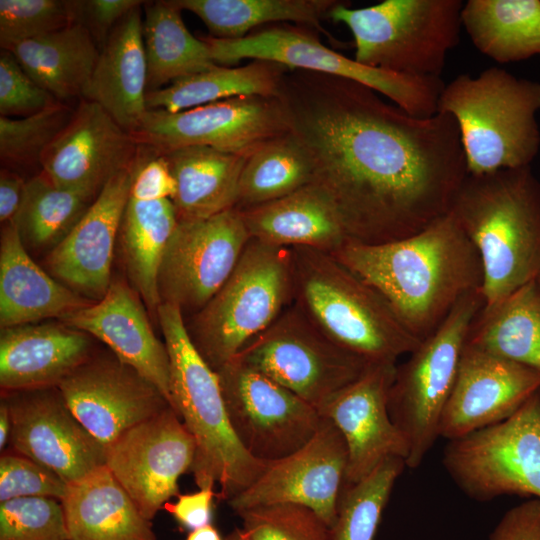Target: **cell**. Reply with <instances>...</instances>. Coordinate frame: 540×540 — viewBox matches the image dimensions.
I'll return each mask as SVG.
<instances>
[{
	"label": "cell",
	"mask_w": 540,
	"mask_h": 540,
	"mask_svg": "<svg viewBox=\"0 0 540 540\" xmlns=\"http://www.w3.org/2000/svg\"><path fill=\"white\" fill-rule=\"evenodd\" d=\"M144 11L147 92L217 66L207 44L185 26L174 0L146 1Z\"/></svg>",
	"instance_id": "obj_34"
},
{
	"label": "cell",
	"mask_w": 540,
	"mask_h": 540,
	"mask_svg": "<svg viewBox=\"0 0 540 540\" xmlns=\"http://www.w3.org/2000/svg\"><path fill=\"white\" fill-rule=\"evenodd\" d=\"M11 430L10 413L7 404L0 402V449L3 450L9 442Z\"/></svg>",
	"instance_id": "obj_52"
},
{
	"label": "cell",
	"mask_w": 540,
	"mask_h": 540,
	"mask_svg": "<svg viewBox=\"0 0 540 540\" xmlns=\"http://www.w3.org/2000/svg\"><path fill=\"white\" fill-rule=\"evenodd\" d=\"M59 320L105 343L119 360L154 384L170 404L168 350L154 334L145 303L131 285L112 281L100 300Z\"/></svg>",
	"instance_id": "obj_24"
},
{
	"label": "cell",
	"mask_w": 540,
	"mask_h": 540,
	"mask_svg": "<svg viewBox=\"0 0 540 540\" xmlns=\"http://www.w3.org/2000/svg\"><path fill=\"white\" fill-rule=\"evenodd\" d=\"M313 182V161L303 143L289 131L261 143L246 156L235 208L262 205Z\"/></svg>",
	"instance_id": "obj_38"
},
{
	"label": "cell",
	"mask_w": 540,
	"mask_h": 540,
	"mask_svg": "<svg viewBox=\"0 0 540 540\" xmlns=\"http://www.w3.org/2000/svg\"><path fill=\"white\" fill-rule=\"evenodd\" d=\"M461 21L475 48L497 63L540 56V0H468Z\"/></svg>",
	"instance_id": "obj_33"
},
{
	"label": "cell",
	"mask_w": 540,
	"mask_h": 540,
	"mask_svg": "<svg viewBox=\"0 0 540 540\" xmlns=\"http://www.w3.org/2000/svg\"><path fill=\"white\" fill-rule=\"evenodd\" d=\"M215 64L231 66L243 59L272 61L289 69L333 75L365 85L416 117L437 113L444 83L440 77H413L357 62L326 47L310 27L283 23L240 39L202 36Z\"/></svg>",
	"instance_id": "obj_10"
},
{
	"label": "cell",
	"mask_w": 540,
	"mask_h": 540,
	"mask_svg": "<svg viewBox=\"0 0 540 540\" xmlns=\"http://www.w3.org/2000/svg\"><path fill=\"white\" fill-rule=\"evenodd\" d=\"M442 463L476 501L505 495L540 499V389L509 418L449 440Z\"/></svg>",
	"instance_id": "obj_11"
},
{
	"label": "cell",
	"mask_w": 540,
	"mask_h": 540,
	"mask_svg": "<svg viewBox=\"0 0 540 540\" xmlns=\"http://www.w3.org/2000/svg\"><path fill=\"white\" fill-rule=\"evenodd\" d=\"M186 540H223L218 530L210 523L189 532Z\"/></svg>",
	"instance_id": "obj_53"
},
{
	"label": "cell",
	"mask_w": 540,
	"mask_h": 540,
	"mask_svg": "<svg viewBox=\"0 0 540 540\" xmlns=\"http://www.w3.org/2000/svg\"><path fill=\"white\" fill-rule=\"evenodd\" d=\"M277 97L350 241L399 240L450 212L468 175L450 115L416 117L365 85L300 69H287Z\"/></svg>",
	"instance_id": "obj_1"
},
{
	"label": "cell",
	"mask_w": 540,
	"mask_h": 540,
	"mask_svg": "<svg viewBox=\"0 0 540 540\" xmlns=\"http://www.w3.org/2000/svg\"><path fill=\"white\" fill-rule=\"evenodd\" d=\"M181 10L198 16L210 36L240 39L254 28L287 23L318 29L334 42L321 21L340 2L336 0H174Z\"/></svg>",
	"instance_id": "obj_37"
},
{
	"label": "cell",
	"mask_w": 540,
	"mask_h": 540,
	"mask_svg": "<svg viewBox=\"0 0 540 540\" xmlns=\"http://www.w3.org/2000/svg\"><path fill=\"white\" fill-rule=\"evenodd\" d=\"M331 254L373 287L419 341L483 284L479 254L451 212L411 236L374 245L349 241Z\"/></svg>",
	"instance_id": "obj_2"
},
{
	"label": "cell",
	"mask_w": 540,
	"mask_h": 540,
	"mask_svg": "<svg viewBox=\"0 0 540 540\" xmlns=\"http://www.w3.org/2000/svg\"><path fill=\"white\" fill-rule=\"evenodd\" d=\"M287 69L264 60H252L239 67L217 65L147 92V108L174 113L239 96H277Z\"/></svg>",
	"instance_id": "obj_35"
},
{
	"label": "cell",
	"mask_w": 540,
	"mask_h": 540,
	"mask_svg": "<svg viewBox=\"0 0 540 540\" xmlns=\"http://www.w3.org/2000/svg\"><path fill=\"white\" fill-rule=\"evenodd\" d=\"M289 131L277 96H239L174 113L148 110L130 134L139 147L158 154L205 146L248 155L261 143Z\"/></svg>",
	"instance_id": "obj_14"
},
{
	"label": "cell",
	"mask_w": 540,
	"mask_h": 540,
	"mask_svg": "<svg viewBox=\"0 0 540 540\" xmlns=\"http://www.w3.org/2000/svg\"><path fill=\"white\" fill-rule=\"evenodd\" d=\"M91 356L89 335L61 322L1 328L2 392L57 387Z\"/></svg>",
	"instance_id": "obj_25"
},
{
	"label": "cell",
	"mask_w": 540,
	"mask_h": 540,
	"mask_svg": "<svg viewBox=\"0 0 540 540\" xmlns=\"http://www.w3.org/2000/svg\"><path fill=\"white\" fill-rule=\"evenodd\" d=\"M26 182L15 171L2 168L0 173V221L12 222L22 205Z\"/></svg>",
	"instance_id": "obj_51"
},
{
	"label": "cell",
	"mask_w": 540,
	"mask_h": 540,
	"mask_svg": "<svg viewBox=\"0 0 540 540\" xmlns=\"http://www.w3.org/2000/svg\"><path fill=\"white\" fill-rule=\"evenodd\" d=\"M68 484L55 472L10 449L0 456V502L21 497L61 501Z\"/></svg>",
	"instance_id": "obj_45"
},
{
	"label": "cell",
	"mask_w": 540,
	"mask_h": 540,
	"mask_svg": "<svg viewBox=\"0 0 540 540\" xmlns=\"http://www.w3.org/2000/svg\"><path fill=\"white\" fill-rule=\"evenodd\" d=\"M240 211L250 238L266 244L334 253L350 241L334 202L315 183Z\"/></svg>",
	"instance_id": "obj_27"
},
{
	"label": "cell",
	"mask_w": 540,
	"mask_h": 540,
	"mask_svg": "<svg viewBox=\"0 0 540 540\" xmlns=\"http://www.w3.org/2000/svg\"><path fill=\"white\" fill-rule=\"evenodd\" d=\"M396 366L369 364L358 379L318 410L345 441L348 459L344 485L362 480L388 458L407 459L406 440L388 410Z\"/></svg>",
	"instance_id": "obj_20"
},
{
	"label": "cell",
	"mask_w": 540,
	"mask_h": 540,
	"mask_svg": "<svg viewBox=\"0 0 540 540\" xmlns=\"http://www.w3.org/2000/svg\"><path fill=\"white\" fill-rule=\"evenodd\" d=\"M235 358L318 410L371 364L333 343L293 303Z\"/></svg>",
	"instance_id": "obj_12"
},
{
	"label": "cell",
	"mask_w": 540,
	"mask_h": 540,
	"mask_svg": "<svg viewBox=\"0 0 540 540\" xmlns=\"http://www.w3.org/2000/svg\"><path fill=\"white\" fill-rule=\"evenodd\" d=\"M488 540H540V499L531 498L506 511Z\"/></svg>",
	"instance_id": "obj_49"
},
{
	"label": "cell",
	"mask_w": 540,
	"mask_h": 540,
	"mask_svg": "<svg viewBox=\"0 0 540 540\" xmlns=\"http://www.w3.org/2000/svg\"><path fill=\"white\" fill-rule=\"evenodd\" d=\"M58 102L60 101L25 72L10 51L2 49L0 54V116L27 117Z\"/></svg>",
	"instance_id": "obj_46"
},
{
	"label": "cell",
	"mask_w": 540,
	"mask_h": 540,
	"mask_svg": "<svg viewBox=\"0 0 540 540\" xmlns=\"http://www.w3.org/2000/svg\"><path fill=\"white\" fill-rule=\"evenodd\" d=\"M347 448L338 429L324 419L301 448L267 463L260 476L228 500L235 511L272 503L306 506L332 527L347 470Z\"/></svg>",
	"instance_id": "obj_19"
},
{
	"label": "cell",
	"mask_w": 540,
	"mask_h": 540,
	"mask_svg": "<svg viewBox=\"0 0 540 540\" xmlns=\"http://www.w3.org/2000/svg\"><path fill=\"white\" fill-rule=\"evenodd\" d=\"M2 393L11 420L10 450L67 484L105 465L106 448L73 415L58 387Z\"/></svg>",
	"instance_id": "obj_17"
},
{
	"label": "cell",
	"mask_w": 540,
	"mask_h": 540,
	"mask_svg": "<svg viewBox=\"0 0 540 540\" xmlns=\"http://www.w3.org/2000/svg\"><path fill=\"white\" fill-rule=\"evenodd\" d=\"M175 194L176 181L166 157L140 147L129 196L140 200H173Z\"/></svg>",
	"instance_id": "obj_47"
},
{
	"label": "cell",
	"mask_w": 540,
	"mask_h": 540,
	"mask_svg": "<svg viewBox=\"0 0 540 540\" xmlns=\"http://www.w3.org/2000/svg\"><path fill=\"white\" fill-rule=\"evenodd\" d=\"M226 540H248L242 529H235Z\"/></svg>",
	"instance_id": "obj_54"
},
{
	"label": "cell",
	"mask_w": 540,
	"mask_h": 540,
	"mask_svg": "<svg viewBox=\"0 0 540 540\" xmlns=\"http://www.w3.org/2000/svg\"><path fill=\"white\" fill-rule=\"evenodd\" d=\"M537 280H538V282L540 283V274H539V276L537 277Z\"/></svg>",
	"instance_id": "obj_55"
},
{
	"label": "cell",
	"mask_w": 540,
	"mask_h": 540,
	"mask_svg": "<svg viewBox=\"0 0 540 540\" xmlns=\"http://www.w3.org/2000/svg\"><path fill=\"white\" fill-rule=\"evenodd\" d=\"M540 389V370L465 345L443 411L439 436L448 441L512 416Z\"/></svg>",
	"instance_id": "obj_22"
},
{
	"label": "cell",
	"mask_w": 540,
	"mask_h": 540,
	"mask_svg": "<svg viewBox=\"0 0 540 540\" xmlns=\"http://www.w3.org/2000/svg\"><path fill=\"white\" fill-rule=\"evenodd\" d=\"M60 500L21 497L0 502V540H68Z\"/></svg>",
	"instance_id": "obj_44"
},
{
	"label": "cell",
	"mask_w": 540,
	"mask_h": 540,
	"mask_svg": "<svg viewBox=\"0 0 540 540\" xmlns=\"http://www.w3.org/2000/svg\"><path fill=\"white\" fill-rule=\"evenodd\" d=\"M540 82L490 67L444 85L437 113L458 128L467 173L530 166L540 149Z\"/></svg>",
	"instance_id": "obj_6"
},
{
	"label": "cell",
	"mask_w": 540,
	"mask_h": 540,
	"mask_svg": "<svg viewBox=\"0 0 540 540\" xmlns=\"http://www.w3.org/2000/svg\"><path fill=\"white\" fill-rule=\"evenodd\" d=\"M80 2L79 23L83 24L100 49L112 29L133 9L143 6L141 0H85Z\"/></svg>",
	"instance_id": "obj_48"
},
{
	"label": "cell",
	"mask_w": 540,
	"mask_h": 540,
	"mask_svg": "<svg viewBox=\"0 0 540 540\" xmlns=\"http://www.w3.org/2000/svg\"><path fill=\"white\" fill-rule=\"evenodd\" d=\"M8 51L38 85L63 103L82 99L100 54L81 23L21 42Z\"/></svg>",
	"instance_id": "obj_31"
},
{
	"label": "cell",
	"mask_w": 540,
	"mask_h": 540,
	"mask_svg": "<svg viewBox=\"0 0 540 540\" xmlns=\"http://www.w3.org/2000/svg\"><path fill=\"white\" fill-rule=\"evenodd\" d=\"M406 467L391 457L357 483L344 485L331 527L333 540H374L391 492Z\"/></svg>",
	"instance_id": "obj_40"
},
{
	"label": "cell",
	"mask_w": 540,
	"mask_h": 540,
	"mask_svg": "<svg viewBox=\"0 0 540 540\" xmlns=\"http://www.w3.org/2000/svg\"><path fill=\"white\" fill-rule=\"evenodd\" d=\"M450 212L482 264L483 311L540 274V181L531 166L470 175Z\"/></svg>",
	"instance_id": "obj_3"
},
{
	"label": "cell",
	"mask_w": 540,
	"mask_h": 540,
	"mask_svg": "<svg viewBox=\"0 0 540 540\" xmlns=\"http://www.w3.org/2000/svg\"><path fill=\"white\" fill-rule=\"evenodd\" d=\"M178 222L171 199L140 200L129 196L120 224L126 274L131 286L156 315L161 304L159 267Z\"/></svg>",
	"instance_id": "obj_32"
},
{
	"label": "cell",
	"mask_w": 540,
	"mask_h": 540,
	"mask_svg": "<svg viewBox=\"0 0 540 540\" xmlns=\"http://www.w3.org/2000/svg\"><path fill=\"white\" fill-rule=\"evenodd\" d=\"M162 155L176 181L172 202L179 221L206 219L236 207L247 155L205 146L184 147Z\"/></svg>",
	"instance_id": "obj_30"
},
{
	"label": "cell",
	"mask_w": 540,
	"mask_h": 540,
	"mask_svg": "<svg viewBox=\"0 0 540 540\" xmlns=\"http://www.w3.org/2000/svg\"><path fill=\"white\" fill-rule=\"evenodd\" d=\"M96 195L55 184L43 171L26 182L13 220L26 248H54L78 223Z\"/></svg>",
	"instance_id": "obj_39"
},
{
	"label": "cell",
	"mask_w": 540,
	"mask_h": 540,
	"mask_svg": "<svg viewBox=\"0 0 540 540\" xmlns=\"http://www.w3.org/2000/svg\"><path fill=\"white\" fill-rule=\"evenodd\" d=\"M293 295L291 248L250 239L225 283L186 324L188 334L217 371L270 327Z\"/></svg>",
	"instance_id": "obj_7"
},
{
	"label": "cell",
	"mask_w": 540,
	"mask_h": 540,
	"mask_svg": "<svg viewBox=\"0 0 540 540\" xmlns=\"http://www.w3.org/2000/svg\"><path fill=\"white\" fill-rule=\"evenodd\" d=\"M79 1L0 0V44L15 45L79 23Z\"/></svg>",
	"instance_id": "obj_42"
},
{
	"label": "cell",
	"mask_w": 540,
	"mask_h": 540,
	"mask_svg": "<svg viewBox=\"0 0 540 540\" xmlns=\"http://www.w3.org/2000/svg\"><path fill=\"white\" fill-rule=\"evenodd\" d=\"M250 239L237 208L179 221L159 267L161 303L182 313L200 311L231 275Z\"/></svg>",
	"instance_id": "obj_15"
},
{
	"label": "cell",
	"mask_w": 540,
	"mask_h": 540,
	"mask_svg": "<svg viewBox=\"0 0 540 540\" xmlns=\"http://www.w3.org/2000/svg\"><path fill=\"white\" fill-rule=\"evenodd\" d=\"M293 304L327 338L368 363H396L421 341L385 299L331 253L291 248Z\"/></svg>",
	"instance_id": "obj_5"
},
{
	"label": "cell",
	"mask_w": 540,
	"mask_h": 540,
	"mask_svg": "<svg viewBox=\"0 0 540 540\" xmlns=\"http://www.w3.org/2000/svg\"><path fill=\"white\" fill-rule=\"evenodd\" d=\"M467 344L540 370V283L523 285L501 303L478 314Z\"/></svg>",
	"instance_id": "obj_36"
},
{
	"label": "cell",
	"mask_w": 540,
	"mask_h": 540,
	"mask_svg": "<svg viewBox=\"0 0 540 540\" xmlns=\"http://www.w3.org/2000/svg\"><path fill=\"white\" fill-rule=\"evenodd\" d=\"M195 442L169 406L133 426L106 447L105 465L149 520L172 497L191 470Z\"/></svg>",
	"instance_id": "obj_16"
},
{
	"label": "cell",
	"mask_w": 540,
	"mask_h": 540,
	"mask_svg": "<svg viewBox=\"0 0 540 540\" xmlns=\"http://www.w3.org/2000/svg\"><path fill=\"white\" fill-rule=\"evenodd\" d=\"M134 165L105 184L78 223L47 256L55 279L88 300H100L111 284L114 246Z\"/></svg>",
	"instance_id": "obj_23"
},
{
	"label": "cell",
	"mask_w": 540,
	"mask_h": 540,
	"mask_svg": "<svg viewBox=\"0 0 540 540\" xmlns=\"http://www.w3.org/2000/svg\"><path fill=\"white\" fill-rule=\"evenodd\" d=\"M216 372L232 429L258 461L269 463L295 452L324 420L313 405L236 358Z\"/></svg>",
	"instance_id": "obj_13"
},
{
	"label": "cell",
	"mask_w": 540,
	"mask_h": 540,
	"mask_svg": "<svg viewBox=\"0 0 540 540\" xmlns=\"http://www.w3.org/2000/svg\"><path fill=\"white\" fill-rule=\"evenodd\" d=\"M48 275L27 252L14 222L4 224L0 241L1 328L63 316L91 302Z\"/></svg>",
	"instance_id": "obj_28"
},
{
	"label": "cell",
	"mask_w": 540,
	"mask_h": 540,
	"mask_svg": "<svg viewBox=\"0 0 540 540\" xmlns=\"http://www.w3.org/2000/svg\"><path fill=\"white\" fill-rule=\"evenodd\" d=\"M57 387L73 415L105 448L170 406L154 384L113 353L91 356Z\"/></svg>",
	"instance_id": "obj_18"
},
{
	"label": "cell",
	"mask_w": 540,
	"mask_h": 540,
	"mask_svg": "<svg viewBox=\"0 0 540 540\" xmlns=\"http://www.w3.org/2000/svg\"><path fill=\"white\" fill-rule=\"evenodd\" d=\"M173 502H166L162 509L168 512L181 527L192 531L210 524L214 498L218 492L213 487L198 488L197 491L179 494Z\"/></svg>",
	"instance_id": "obj_50"
},
{
	"label": "cell",
	"mask_w": 540,
	"mask_h": 540,
	"mask_svg": "<svg viewBox=\"0 0 540 540\" xmlns=\"http://www.w3.org/2000/svg\"><path fill=\"white\" fill-rule=\"evenodd\" d=\"M140 147L100 105L81 99L44 152L43 171L55 184L98 195L118 173L131 168Z\"/></svg>",
	"instance_id": "obj_21"
},
{
	"label": "cell",
	"mask_w": 540,
	"mask_h": 540,
	"mask_svg": "<svg viewBox=\"0 0 540 540\" xmlns=\"http://www.w3.org/2000/svg\"><path fill=\"white\" fill-rule=\"evenodd\" d=\"M236 513L248 540H333L331 527L303 505L272 503Z\"/></svg>",
	"instance_id": "obj_43"
},
{
	"label": "cell",
	"mask_w": 540,
	"mask_h": 540,
	"mask_svg": "<svg viewBox=\"0 0 540 540\" xmlns=\"http://www.w3.org/2000/svg\"><path fill=\"white\" fill-rule=\"evenodd\" d=\"M74 111L67 103L58 102L27 117L0 116V159L4 168L41 167L44 152Z\"/></svg>",
	"instance_id": "obj_41"
},
{
	"label": "cell",
	"mask_w": 540,
	"mask_h": 540,
	"mask_svg": "<svg viewBox=\"0 0 540 540\" xmlns=\"http://www.w3.org/2000/svg\"><path fill=\"white\" fill-rule=\"evenodd\" d=\"M157 319L170 361V405L192 435L195 457L190 472L198 488L220 486L218 499L247 489L267 463L253 458L236 437L217 372L199 354L181 310L161 303Z\"/></svg>",
	"instance_id": "obj_4"
},
{
	"label": "cell",
	"mask_w": 540,
	"mask_h": 540,
	"mask_svg": "<svg viewBox=\"0 0 540 540\" xmlns=\"http://www.w3.org/2000/svg\"><path fill=\"white\" fill-rule=\"evenodd\" d=\"M147 63L141 6L112 29L83 92L82 99L100 105L129 133L146 112Z\"/></svg>",
	"instance_id": "obj_26"
},
{
	"label": "cell",
	"mask_w": 540,
	"mask_h": 540,
	"mask_svg": "<svg viewBox=\"0 0 540 540\" xmlns=\"http://www.w3.org/2000/svg\"><path fill=\"white\" fill-rule=\"evenodd\" d=\"M484 306L481 290L465 295L407 361L396 366L388 396L392 422L408 446L406 467L421 465L439 436L472 324Z\"/></svg>",
	"instance_id": "obj_9"
},
{
	"label": "cell",
	"mask_w": 540,
	"mask_h": 540,
	"mask_svg": "<svg viewBox=\"0 0 540 540\" xmlns=\"http://www.w3.org/2000/svg\"><path fill=\"white\" fill-rule=\"evenodd\" d=\"M461 0H384L351 8L340 1L328 18L350 30L354 59L413 77H440L462 27Z\"/></svg>",
	"instance_id": "obj_8"
},
{
	"label": "cell",
	"mask_w": 540,
	"mask_h": 540,
	"mask_svg": "<svg viewBox=\"0 0 540 540\" xmlns=\"http://www.w3.org/2000/svg\"><path fill=\"white\" fill-rule=\"evenodd\" d=\"M61 503L68 540H157L151 520L106 465L69 483Z\"/></svg>",
	"instance_id": "obj_29"
}]
</instances>
